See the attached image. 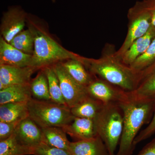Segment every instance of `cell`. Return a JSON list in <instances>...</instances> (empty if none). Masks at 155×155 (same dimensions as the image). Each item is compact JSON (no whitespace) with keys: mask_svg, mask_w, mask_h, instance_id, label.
<instances>
[{"mask_svg":"<svg viewBox=\"0 0 155 155\" xmlns=\"http://www.w3.org/2000/svg\"><path fill=\"white\" fill-rule=\"evenodd\" d=\"M83 64L93 75L129 92L135 90L140 80L141 72L124 64L112 45H106L100 59L84 58Z\"/></svg>","mask_w":155,"mask_h":155,"instance_id":"1","label":"cell"},{"mask_svg":"<svg viewBox=\"0 0 155 155\" xmlns=\"http://www.w3.org/2000/svg\"><path fill=\"white\" fill-rule=\"evenodd\" d=\"M123 113V128L119 148L116 155H131L134 142L142 126L150 123L155 109V100L130 98L120 104Z\"/></svg>","mask_w":155,"mask_h":155,"instance_id":"2","label":"cell"},{"mask_svg":"<svg viewBox=\"0 0 155 155\" xmlns=\"http://www.w3.org/2000/svg\"><path fill=\"white\" fill-rule=\"evenodd\" d=\"M123 113L120 106L103 105L94 119L97 135L104 143L110 155H116L123 128Z\"/></svg>","mask_w":155,"mask_h":155,"instance_id":"3","label":"cell"},{"mask_svg":"<svg viewBox=\"0 0 155 155\" xmlns=\"http://www.w3.org/2000/svg\"><path fill=\"white\" fill-rule=\"evenodd\" d=\"M34 38L31 67L37 69L48 67L58 61L82 58L66 50L40 28H30Z\"/></svg>","mask_w":155,"mask_h":155,"instance_id":"4","label":"cell"},{"mask_svg":"<svg viewBox=\"0 0 155 155\" xmlns=\"http://www.w3.org/2000/svg\"><path fill=\"white\" fill-rule=\"evenodd\" d=\"M29 117L41 128L57 127L64 128L75 117L70 108L52 101L31 98L28 102Z\"/></svg>","mask_w":155,"mask_h":155,"instance_id":"5","label":"cell"},{"mask_svg":"<svg viewBox=\"0 0 155 155\" xmlns=\"http://www.w3.org/2000/svg\"><path fill=\"white\" fill-rule=\"evenodd\" d=\"M128 30L124 42L116 54L121 58L136 40L143 36L152 25L151 17L142 1H138L129 9Z\"/></svg>","mask_w":155,"mask_h":155,"instance_id":"6","label":"cell"},{"mask_svg":"<svg viewBox=\"0 0 155 155\" xmlns=\"http://www.w3.org/2000/svg\"><path fill=\"white\" fill-rule=\"evenodd\" d=\"M90 96L103 104L120 105L130 98V92L109 83L95 76L94 80L87 87Z\"/></svg>","mask_w":155,"mask_h":155,"instance_id":"7","label":"cell"},{"mask_svg":"<svg viewBox=\"0 0 155 155\" xmlns=\"http://www.w3.org/2000/svg\"><path fill=\"white\" fill-rule=\"evenodd\" d=\"M53 66L59 79L64 100L69 108L71 109L90 96L87 87L74 80L61 63Z\"/></svg>","mask_w":155,"mask_h":155,"instance_id":"8","label":"cell"},{"mask_svg":"<svg viewBox=\"0 0 155 155\" xmlns=\"http://www.w3.org/2000/svg\"><path fill=\"white\" fill-rule=\"evenodd\" d=\"M26 14L21 8L12 7L3 14L1 24V34L7 42L23 30L25 26Z\"/></svg>","mask_w":155,"mask_h":155,"instance_id":"9","label":"cell"},{"mask_svg":"<svg viewBox=\"0 0 155 155\" xmlns=\"http://www.w3.org/2000/svg\"><path fill=\"white\" fill-rule=\"evenodd\" d=\"M37 70L35 67L0 66V90L8 87L30 83L31 75Z\"/></svg>","mask_w":155,"mask_h":155,"instance_id":"10","label":"cell"},{"mask_svg":"<svg viewBox=\"0 0 155 155\" xmlns=\"http://www.w3.org/2000/svg\"><path fill=\"white\" fill-rule=\"evenodd\" d=\"M14 134L20 143L33 148L42 142L41 128L29 117L19 122Z\"/></svg>","mask_w":155,"mask_h":155,"instance_id":"11","label":"cell"},{"mask_svg":"<svg viewBox=\"0 0 155 155\" xmlns=\"http://www.w3.org/2000/svg\"><path fill=\"white\" fill-rule=\"evenodd\" d=\"M32 55L24 54L17 49L1 37L0 38V66L32 67Z\"/></svg>","mask_w":155,"mask_h":155,"instance_id":"12","label":"cell"},{"mask_svg":"<svg viewBox=\"0 0 155 155\" xmlns=\"http://www.w3.org/2000/svg\"><path fill=\"white\" fill-rule=\"evenodd\" d=\"M62 128L76 141L90 139L97 135L93 119L75 117L71 123Z\"/></svg>","mask_w":155,"mask_h":155,"instance_id":"13","label":"cell"},{"mask_svg":"<svg viewBox=\"0 0 155 155\" xmlns=\"http://www.w3.org/2000/svg\"><path fill=\"white\" fill-rule=\"evenodd\" d=\"M69 152L71 155H110L104 143L98 135L90 139L70 142Z\"/></svg>","mask_w":155,"mask_h":155,"instance_id":"14","label":"cell"},{"mask_svg":"<svg viewBox=\"0 0 155 155\" xmlns=\"http://www.w3.org/2000/svg\"><path fill=\"white\" fill-rule=\"evenodd\" d=\"M130 93L136 98L155 100V62L142 71L138 86Z\"/></svg>","mask_w":155,"mask_h":155,"instance_id":"15","label":"cell"},{"mask_svg":"<svg viewBox=\"0 0 155 155\" xmlns=\"http://www.w3.org/2000/svg\"><path fill=\"white\" fill-rule=\"evenodd\" d=\"M155 38V27L152 25L144 35L136 40L121 57L124 64L130 66L145 51Z\"/></svg>","mask_w":155,"mask_h":155,"instance_id":"16","label":"cell"},{"mask_svg":"<svg viewBox=\"0 0 155 155\" xmlns=\"http://www.w3.org/2000/svg\"><path fill=\"white\" fill-rule=\"evenodd\" d=\"M31 98L30 83L11 85L0 90V105L28 102Z\"/></svg>","mask_w":155,"mask_h":155,"instance_id":"17","label":"cell"},{"mask_svg":"<svg viewBox=\"0 0 155 155\" xmlns=\"http://www.w3.org/2000/svg\"><path fill=\"white\" fill-rule=\"evenodd\" d=\"M28 102L0 105V122H20L29 117Z\"/></svg>","mask_w":155,"mask_h":155,"instance_id":"18","label":"cell"},{"mask_svg":"<svg viewBox=\"0 0 155 155\" xmlns=\"http://www.w3.org/2000/svg\"><path fill=\"white\" fill-rule=\"evenodd\" d=\"M84 58L78 59H69L65 63H61L63 67L77 82L87 87L94 80L95 76L89 72L83 64Z\"/></svg>","mask_w":155,"mask_h":155,"instance_id":"19","label":"cell"},{"mask_svg":"<svg viewBox=\"0 0 155 155\" xmlns=\"http://www.w3.org/2000/svg\"><path fill=\"white\" fill-rule=\"evenodd\" d=\"M102 103L90 96L70 109L75 117L94 119L103 106Z\"/></svg>","mask_w":155,"mask_h":155,"instance_id":"20","label":"cell"},{"mask_svg":"<svg viewBox=\"0 0 155 155\" xmlns=\"http://www.w3.org/2000/svg\"><path fill=\"white\" fill-rule=\"evenodd\" d=\"M42 142L51 146L55 147L69 151L70 142L68 140L66 133L60 127H51L41 128Z\"/></svg>","mask_w":155,"mask_h":155,"instance_id":"21","label":"cell"},{"mask_svg":"<svg viewBox=\"0 0 155 155\" xmlns=\"http://www.w3.org/2000/svg\"><path fill=\"white\" fill-rule=\"evenodd\" d=\"M34 154V148L22 144L13 134L9 138L0 141V155Z\"/></svg>","mask_w":155,"mask_h":155,"instance_id":"22","label":"cell"},{"mask_svg":"<svg viewBox=\"0 0 155 155\" xmlns=\"http://www.w3.org/2000/svg\"><path fill=\"white\" fill-rule=\"evenodd\" d=\"M30 84L32 96L34 99L40 101H51L48 83L44 70L40 72L30 81Z\"/></svg>","mask_w":155,"mask_h":155,"instance_id":"23","label":"cell"},{"mask_svg":"<svg viewBox=\"0 0 155 155\" xmlns=\"http://www.w3.org/2000/svg\"><path fill=\"white\" fill-rule=\"evenodd\" d=\"M44 70L47 78L51 101L57 104L67 106L62 94L59 79L53 66L45 67Z\"/></svg>","mask_w":155,"mask_h":155,"instance_id":"24","label":"cell"},{"mask_svg":"<svg viewBox=\"0 0 155 155\" xmlns=\"http://www.w3.org/2000/svg\"><path fill=\"white\" fill-rule=\"evenodd\" d=\"M9 44L24 54L32 56L33 55L34 38L30 28L19 32Z\"/></svg>","mask_w":155,"mask_h":155,"instance_id":"25","label":"cell"},{"mask_svg":"<svg viewBox=\"0 0 155 155\" xmlns=\"http://www.w3.org/2000/svg\"><path fill=\"white\" fill-rule=\"evenodd\" d=\"M155 62V38L149 47L129 67L135 72H141Z\"/></svg>","mask_w":155,"mask_h":155,"instance_id":"26","label":"cell"},{"mask_svg":"<svg viewBox=\"0 0 155 155\" xmlns=\"http://www.w3.org/2000/svg\"><path fill=\"white\" fill-rule=\"evenodd\" d=\"M33 155H71L68 151L51 146L43 142L34 148Z\"/></svg>","mask_w":155,"mask_h":155,"instance_id":"27","label":"cell"},{"mask_svg":"<svg viewBox=\"0 0 155 155\" xmlns=\"http://www.w3.org/2000/svg\"><path fill=\"white\" fill-rule=\"evenodd\" d=\"M155 133V109L152 118L147 127L138 134L134 142L135 146L142 141L147 139Z\"/></svg>","mask_w":155,"mask_h":155,"instance_id":"28","label":"cell"},{"mask_svg":"<svg viewBox=\"0 0 155 155\" xmlns=\"http://www.w3.org/2000/svg\"><path fill=\"white\" fill-rule=\"evenodd\" d=\"M19 123L0 122V141L5 140L13 135Z\"/></svg>","mask_w":155,"mask_h":155,"instance_id":"29","label":"cell"},{"mask_svg":"<svg viewBox=\"0 0 155 155\" xmlns=\"http://www.w3.org/2000/svg\"><path fill=\"white\" fill-rule=\"evenodd\" d=\"M142 2L150 15L152 25L155 27V0H143Z\"/></svg>","mask_w":155,"mask_h":155,"instance_id":"30","label":"cell"},{"mask_svg":"<svg viewBox=\"0 0 155 155\" xmlns=\"http://www.w3.org/2000/svg\"><path fill=\"white\" fill-rule=\"evenodd\" d=\"M137 155H155V137L145 145Z\"/></svg>","mask_w":155,"mask_h":155,"instance_id":"31","label":"cell"},{"mask_svg":"<svg viewBox=\"0 0 155 155\" xmlns=\"http://www.w3.org/2000/svg\"><path fill=\"white\" fill-rule=\"evenodd\" d=\"M52 1H53V2H54L55 0H52Z\"/></svg>","mask_w":155,"mask_h":155,"instance_id":"32","label":"cell"}]
</instances>
